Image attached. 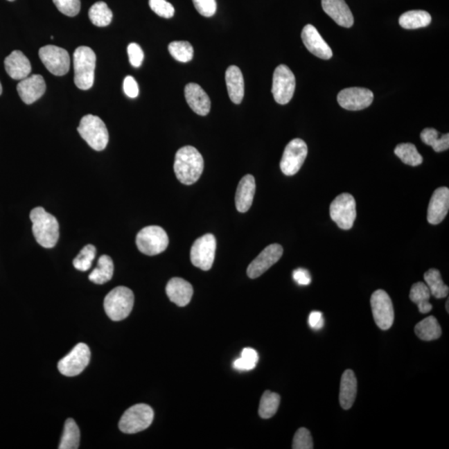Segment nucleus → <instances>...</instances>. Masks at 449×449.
Wrapping results in <instances>:
<instances>
[{
    "instance_id": "f257e3e1",
    "label": "nucleus",
    "mask_w": 449,
    "mask_h": 449,
    "mask_svg": "<svg viewBox=\"0 0 449 449\" xmlns=\"http://www.w3.org/2000/svg\"><path fill=\"white\" fill-rule=\"evenodd\" d=\"M203 169V157L197 148L186 146L178 150L175 156L174 172L182 184H194L201 177Z\"/></svg>"
},
{
    "instance_id": "f03ea898",
    "label": "nucleus",
    "mask_w": 449,
    "mask_h": 449,
    "mask_svg": "<svg viewBox=\"0 0 449 449\" xmlns=\"http://www.w3.org/2000/svg\"><path fill=\"white\" fill-rule=\"evenodd\" d=\"M30 220L37 243L44 248L55 247L60 238V224L57 219L39 206L32 210Z\"/></svg>"
},
{
    "instance_id": "7ed1b4c3",
    "label": "nucleus",
    "mask_w": 449,
    "mask_h": 449,
    "mask_svg": "<svg viewBox=\"0 0 449 449\" xmlns=\"http://www.w3.org/2000/svg\"><path fill=\"white\" fill-rule=\"evenodd\" d=\"M96 54L94 50L81 46L73 53L74 82L79 89L89 90L94 83Z\"/></svg>"
},
{
    "instance_id": "20e7f679",
    "label": "nucleus",
    "mask_w": 449,
    "mask_h": 449,
    "mask_svg": "<svg viewBox=\"0 0 449 449\" xmlns=\"http://www.w3.org/2000/svg\"><path fill=\"white\" fill-rule=\"evenodd\" d=\"M134 305V294L125 286H118L111 290L104 299V310L114 322H120L130 315Z\"/></svg>"
},
{
    "instance_id": "39448f33",
    "label": "nucleus",
    "mask_w": 449,
    "mask_h": 449,
    "mask_svg": "<svg viewBox=\"0 0 449 449\" xmlns=\"http://www.w3.org/2000/svg\"><path fill=\"white\" fill-rule=\"evenodd\" d=\"M78 132L83 140L95 151H103L105 149L109 135L103 121L98 116L86 115L80 121Z\"/></svg>"
},
{
    "instance_id": "423d86ee",
    "label": "nucleus",
    "mask_w": 449,
    "mask_h": 449,
    "mask_svg": "<svg viewBox=\"0 0 449 449\" xmlns=\"http://www.w3.org/2000/svg\"><path fill=\"white\" fill-rule=\"evenodd\" d=\"M154 419L151 407L144 403L133 405L125 412L119 421V430L124 434H137L147 430Z\"/></svg>"
},
{
    "instance_id": "0eeeda50",
    "label": "nucleus",
    "mask_w": 449,
    "mask_h": 449,
    "mask_svg": "<svg viewBox=\"0 0 449 449\" xmlns=\"http://www.w3.org/2000/svg\"><path fill=\"white\" fill-rule=\"evenodd\" d=\"M137 247L147 256H156L165 252L169 244L168 236L164 228L149 226L141 229L137 235Z\"/></svg>"
},
{
    "instance_id": "6e6552de",
    "label": "nucleus",
    "mask_w": 449,
    "mask_h": 449,
    "mask_svg": "<svg viewBox=\"0 0 449 449\" xmlns=\"http://www.w3.org/2000/svg\"><path fill=\"white\" fill-rule=\"evenodd\" d=\"M331 218L342 230H349L355 222L357 212L356 202L351 194L342 193L332 202Z\"/></svg>"
},
{
    "instance_id": "1a4fd4ad",
    "label": "nucleus",
    "mask_w": 449,
    "mask_h": 449,
    "mask_svg": "<svg viewBox=\"0 0 449 449\" xmlns=\"http://www.w3.org/2000/svg\"><path fill=\"white\" fill-rule=\"evenodd\" d=\"M295 90V77L288 67L279 65L273 74L272 94L274 100L281 105L289 103Z\"/></svg>"
},
{
    "instance_id": "9d476101",
    "label": "nucleus",
    "mask_w": 449,
    "mask_h": 449,
    "mask_svg": "<svg viewBox=\"0 0 449 449\" xmlns=\"http://www.w3.org/2000/svg\"><path fill=\"white\" fill-rule=\"evenodd\" d=\"M90 359L91 352L89 346L86 344L79 343L69 355L58 362V368L65 376H76L86 369Z\"/></svg>"
},
{
    "instance_id": "9b49d317",
    "label": "nucleus",
    "mask_w": 449,
    "mask_h": 449,
    "mask_svg": "<svg viewBox=\"0 0 449 449\" xmlns=\"http://www.w3.org/2000/svg\"><path fill=\"white\" fill-rule=\"evenodd\" d=\"M216 240L212 234H206L198 239L191 249V261L195 267L209 270L213 265L215 256Z\"/></svg>"
},
{
    "instance_id": "f8f14e48",
    "label": "nucleus",
    "mask_w": 449,
    "mask_h": 449,
    "mask_svg": "<svg viewBox=\"0 0 449 449\" xmlns=\"http://www.w3.org/2000/svg\"><path fill=\"white\" fill-rule=\"evenodd\" d=\"M370 303L377 326L382 331L389 330L394 320V306L389 295L382 290L374 291Z\"/></svg>"
},
{
    "instance_id": "ddd939ff",
    "label": "nucleus",
    "mask_w": 449,
    "mask_h": 449,
    "mask_svg": "<svg viewBox=\"0 0 449 449\" xmlns=\"http://www.w3.org/2000/svg\"><path fill=\"white\" fill-rule=\"evenodd\" d=\"M308 154L307 145L302 139L290 141L285 148L281 161V169L286 176H293L301 168Z\"/></svg>"
},
{
    "instance_id": "4468645a",
    "label": "nucleus",
    "mask_w": 449,
    "mask_h": 449,
    "mask_svg": "<svg viewBox=\"0 0 449 449\" xmlns=\"http://www.w3.org/2000/svg\"><path fill=\"white\" fill-rule=\"evenodd\" d=\"M39 55L50 73L56 76H64L70 68V57L64 49L47 45L39 49Z\"/></svg>"
},
{
    "instance_id": "2eb2a0df",
    "label": "nucleus",
    "mask_w": 449,
    "mask_h": 449,
    "mask_svg": "<svg viewBox=\"0 0 449 449\" xmlns=\"http://www.w3.org/2000/svg\"><path fill=\"white\" fill-rule=\"evenodd\" d=\"M337 100L344 109L360 111L371 105L373 94L364 87H349L340 91Z\"/></svg>"
},
{
    "instance_id": "dca6fc26",
    "label": "nucleus",
    "mask_w": 449,
    "mask_h": 449,
    "mask_svg": "<svg viewBox=\"0 0 449 449\" xmlns=\"http://www.w3.org/2000/svg\"><path fill=\"white\" fill-rule=\"evenodd\" d=\"M283 255V248L281 245L272 244L262 251L259 256L254 260L247 268L249 278L256 279L263 274L272 265L281 259Z\"/></svg>"
},
{
    "instance_id": "f3484780",
    "label": "nucleus",
    "mask_w": 449,
    "mask_h": 449,
    "mask_svg": "<svg viewBox=\"0 0 449 449\" xmlns=\"http://www.w3.org/2000/svg\"><path fill=\"white\" fill-rule=\"evenodd\" d=\"M301 39L306 49L315 56L324 60L332 58L333 52L330 46L324 40L313 25L307 24L303 27Z\"/></svg>"
},
{
    "instance_id": "a211bd4d",
    "label": "nucleus",
    "mask_w": 449,
    "mask_h": 449,
    "mask_svg": "<svg viewBox=\"0 0 449 449\" xmlns=\"http://www.w3.org/2000/svg\"><path fill=\"white\" fill-rule=\"evenodd\" d=\"M449 209V189L448 187H439L432 194L428 208V222L432 224H438L443 222L448 215Z\"/></svg>"
},
{
    "instance_id": "6ab92c4d",
    "label": "nucleus",
    "mask_w": 449,
    "mask_h": 449,
    "mask_svg": "<svg viewBox=\"0 0 449 449\" xmlns=\"http://www.w3.org/2000/svg\"><path fill=\"white\" fill-rule=\"evenodd\" d=\"M17 91L24 103L32 104L39 100L46 91V83L39 74H33L23 79L17 86Z\"/></svg>"
},
{
    "instance_id": "aec40b11",
    "label": "nucleus",
    "mask_w": 449,
    "mask_h": 449,
    "mask_svg": "<svg viewBox=\"0 0 449 449\" xmlns=\"http://www.w3.org/2000/svg\"><path fill=\"white\" fill-rule=\"evenodd\" d=\"M185 98L189 107L195 114L206 116L211 110V100L202 87L190 82L185 87Z\"/></svg>"
},
{
    "instance_id": "412c9836",
    "label": "nucleus",
    "mask_w": 449,
    "mask_h": 449,
    "mask_svg": "<svg viewBox=\"0 0 449 449\" xmlns=\"http://www.w3.org/2000/svg\"><path fill=\"white\" fill-rule=\"evenodd\" d=\"M324 12L341 27L351 28L353 24V17L344 0H322Z\"/></svg>"
},
{
    "instance_id": "4be33fe9",
    "label": "nucleus",
    "mask_w": 449,
    "mask_h": 449,
    "mask_svg": "<svg viewBox=\"0 0 449 449\" xmlns=\"http://www.w3.org/2000/svg\"><path fill=\"white\" fill-rule=\"evenodd\" d=\"M4 67L8 76L15 80H23L32 71L30 62L19 50H15L6 58Z\"/></svg>"
},
{
    "instance_id": "5701e85b",
    "label": "nucleus",
    "mask_w": 449,
    "mask_h": 449,
    "mask_svg": "<svg viewBox=\"0 0 449 449\" xmlns=\"http://www.w3.org/2000/svg\"><path fill=\"white\" fill-rule=\"evenodd\" d=\"M166 292L170 301L178 306L188 305L193 295V285L182 278L170 279L166 287Z\"/></svg>"
},
{
    "instance_id": "b1692460",
    "label": "nucleus",
    "mask_w": 449,
    "mask_h": 449,
    "mask_svg": "<svg viewBox=\"0 0 449 449\" xmlns=\"http://www.w3.org/2000/svg\"><path fill=\"white\" fill-rule=\"evenodd\" d=\"M256 193V180L252 175H247L239 182L236 193L237 211L245 213L251 208Z\"/></svg>"
},
{
    "instance_id": "393cba45",
    "label": "nucleus",
    "mask_w": 449,
    "mask_h": 449,
    "mask_svg": "<svg viewBox=\"0 0 449 449\" xmlns=\"http://www.w3.org/2000/svg\"><path fill=\"white\" fill-rule=\"evenodd\" d=\"M226 82L229 98L235 104L243 102L245 94L243 74L238 67H229L226 72Z\"/></svg>"
},
{
    "instance_id": "a878e982",
    "label": "nucleus",
    "mask_w": 449,
    "mask_h": 449,
    "mask_svg": "<svg viewBox=\"0 0 449 449\" xmlns=\"http://www.w3.org/2000/svg\"><path fill=\"white\" fill-rule=\"evenodd\" d=\"M357 395V378L353 370L347 369L343 373L340 382V403L344 410L353 406Z\"/></svg>"
},
{
    "instance_id": "bb28decb",
    "label": "nucleus",
    "mask_w": 449,
    "mask_h": 449,
    "mask_svg": "<svg viewBox=\"0 0 449 449\" xmlns=\"http://www.w3.org/2000/svg\"><path fill=\"white\" fill-rule=\"evenodd\" d=\"M431 293L430 289L423 282L415 283L411 287L410 298L412 302L417 305L420 313L427 314L432 309L430 302Z\"/></svg>"
},
{
    "instance_id": "cd10ccee",
    "label": "nucleus",
    "mask_w": 449,
    "mask_h": 449,
    "mask_svg": "<svg viewBox=\"0 0 449 449\" xmlns=\"http://www.w3.org/2000/svg\"><path fill=\"white\" fill-rule=\"evenodd\" d=\"M432 17L423 10H411L399 17V25L405 29H417L428 26L431 24Z\"/></svg>"
},
{
    "instance_id": "c85d7f7f",
    "label": "nucleus",
    "mask_w": 449,
    "mask_h": 449,
    "mask_svg": "<svg viewBox=\"0 0 449 449\" xmlns=\"http://www.w3.org/2000/svg\"><path fill=\"white\" fill-rule=\"evenodd\" d=\"M414 331L416 335L424 341L435 340L442 335L440 324L434 316H428L416 324Z\"/></svg>"
},
{
    "instance_id": "c756f323",
    "label": "nucleus",
    "mask_w": 449,
    "mask_h": 449,
    "mask_svg": "<svg viewBox=\"0 0 449 449\" xmlns=\"http://www.w3.org/2000/svg\"><path fill=\"white\" fill-rule=\"evenodd\" d=\"M114 265L110 256H100L97 268L89 274V280L94 284L103 285L109 281L114 276Z\"/></svg>"
},
{
    "instance_id": "7c9ffc66",
    "label": "nucleus",
    "mask_w": 449,
    "mask_h": 449,
    "mask_svg": "<svg viewBox=\"0 0 449 449\" xmlns=\"http://www.w3.org/2000/svg\"><path fill=\"white\" fill-rule=\"evenodd\" d=\"M424 281H425L431 294L434 295L436 299H443L448 297L449 288L448 285L444 284L439 270L437 269L428 270L424 274Z\"/></svg>"
},
{
    "instance_id": "2f4dec72",
    "label": "nucleus",
    "mask_w": 449,
    "mask_h": 449,
    "mask_svg": "<svg viewBox=\"0 0 449 449\" xmlns=\"http://www.w3.org/2000/svg\"><path fill=\"white\" fill-rule=\"evenodd\" d=\"M421 140L426 145L430 146L436 152L446 151L449 148V134L439 135L434 128L423 129L420 134Z\"/></svg>"
},
{
    "instance_id": "473e14b6",
    "label": "nucleus",
    "mask_w": 449,
    "mask_h": 449,
    "mask_svg": "<svg viewBox=\"0 0 449 449\" xmlns=\"http://www.w3.org/2000/svg\"><path fill=\"white\" fill-rule=\"evenodd\" d=\"M80 443V431L73 419L66 420L60 449H78Z\"/></svg>"
},
{
    "instance_id": "72a5a7b5",
    "label": "nucleus",
    "mask_w": 449,
    "mask_h": 449,
    "mask_svg": "<svg viewBox=\"0 0 449 449\" xmlns=\"http://www.w3.org/2000/svg\"><path fill=\"white\" fill-rule=\"evenodd\" d=\"M394 153L403 164L407 165L417 166L423 164V157L420 155L414 144H398L394 149Z\"/></svg>"
},
{
    "instance_id": "f704fd0d",
    "label": "nucleus",
    "mask_w": 449,
    "mask_h": 449,
    "mask_svg": "<svg viewBox=\"0 0 449 449\" xmlns=\"http://www.w3.org/2000/svg\"><path fill=\"white\" fill-rule=\"evenodd\" d=\"M89 16L91 22L98 27H106L112 19V12L105 2L95 3L90 8Z\"/></svg>"
},
{
    "instance_id": "c9c22d12",
    "label": "nucleus",
    "mask_w": 449,
    "mask_h": 449,
    "mask_svg": "<svg viewBox=\"0 0 449 449\" xmlns=\"http://www.w3.org/2000/svg\"><path fill=\"white\" fill-rule=\"evenodd\" d=\"M280 403V395L273 393L272 391H265L262 395L260 402L259 414L261 417L265 419L273 417L276 414Z\"/></svg>"
},
{
    "instance_id": "e433bc0d",
    "label": "nucleus",
    "mask_w": 449,
    "mask_h": 449,
    "mask_svg": "<svg viewBox=\"0 0 449 449\" xmlns=\"http://www.w3.org/2000/svg\"><path fill=\"white\" fill-rule=\"evenodd\" d=\"M168 51L178 62H188L193 58V47L187 41H174L168 45Z\"/></svg>"
},
{
    "instance_id": "4c0bfd02",
    "label": "nucleus",
    "mask_w": 449,
    "mask_h": 449,
    "mask_svg": "<svg viewBox=\"0 0 449 449\" xmlns=\"http://www.w3.org/2000/svg\"><path fill=\"white\" fill-rule=\"evenodd\" d=\"M259 360L257 352L252 348H245L241 352V356L239 359L235 360L234 368L240 371H248L256 368Z\"/></svg>"
},
{
    "instance_id": "58836bf2",
    "label": "nucleus",
    "mask_w": 449,
    "mask_h": 449,
    "mask_svg": "<svg viewBox=\"0 0 449 449\" xmlns=\"http://www.w3.org/2000/svg\"><path fill=\"white\" fill-rule=\"evenodd\" d=\"M97 249L94 245H87L73 260V266L80 272H87L91 268L96 257Z\"/></svg>"
},
{
    "instance_id": "ea45409f",
    "label": "nucleus",
    "mask_w": 449,
    "mask_h": 449,
    "mask_svg": "<svg viewBox=\"0 0 449 449\" xmlns=\"http://www.w3.org/2000/svg\"><path fill=\"white\" fill-rule=\"evenodd\" d=\"M292 448L294 449H312L314 448L313 439L309 430L306 428H301L295 432Z\"/></svg>"
},
{
    "instance_id": "a19ab883",
    "label": "nucleus",
    "mask_w": 449,
    "mask_h": 449,
    "mask_svg": "<svg viewBox=\"0 0 449 449\" xmlns=\"http://www.w3.org/2000/svg\"><path fill=\"white\" fill-rule=\"evenodd\" d=\"M149 6L155 14L162 17V18H173L175 14V8L173 4L166 1V0H149Z\"/></svg>"
},
{
    "instance_id": "79ce46f5",
    "label": "nucleus",
    "mask_w": 449,
    "mask_h": 449,
    "mask_svg": "<svg viewBox=\"0 0 449 449\" xmlns=\"http://www.w3.org/2000/svg\"><path fill=\"white\" fill-rule=\"evenodd\" d=\"M53 2L62 14L69 17L76 16L81 10L80 0H53Z\"/></svg>"
},
{
    "instance_id": "37998d69",
    "label": "nucleus",
    "mask_w": 449,
    "mask_h": 449,
    "mask_svg": "<svg viewBox=\"0 0 449 449\" xmlns=\"http://www.w3.org/2000/svg\"><path fill=\"white\" fill-rule=\"evenodd\" d=\"M195 10L204 17H211L216 12L215 0H193Z\"/></svg>"
},
{
    "instance_id": "c03bdc74",
    "label": "nucleus",
    "mask_w": 449,
    "mask_h": 449,
    "mask_svg": "<svg viewBox=\"0 0 449 449\" xmlns=\"http://www.w3.org/2000/svg\"><path fill=\"white\" fill-rule=\"evenodd\" d=\"M127 53L130 64L134 67V68H139L141 64H143L144 60V53L140 46L135 43L129 44L127 47Z\"/></svg>"
},
{
    "instance_id": "a18cd8bd",
    "label": "nucleus",
    "mask_w": 449,
    "mask_h": 449,
    "mask_svg": "<svg viewBox=\"0 0 449 449\" xmlns=\"http://www.w3.org/2000/svg\"><path fill=\"white\" fill-rule=\"evenodd\" d=\"M123 90L127 97L135 98L139 94V87L135 78L132 76H127L123 81Z\"/></svg>"
},
{
    "instance_id": "49530a36",
    "label": "nucleus",
    "mask_w": 449,
    "mask_h": 449,
    "mask_svg": "<svg viewBox=\"0 0 449 449\" xmlns=\"http://www.w3.org/2000/svg\"><path fill=\"white\" fill-rule=\"evenodd\" d=\"M293 279L297 284L301 285H308L311 283L310 274L306 269L299 268L294 270Z\"/></svg>"
},
{
    "instance_id": "de8ad7c7",
    "label": "nucleus",
    "mask_w": 449,
    "mask_h": 449,
    "mask_svg": "<svg viewBox=\"0 0 449 449\" xmlns=\"http://www.w3.org/2000/svg\"><path fill=\"white\" fill-rule=\"evenodd\" d=\"M309 324L312 328H314V330H320V328H322L324 324V320L322 312H311L309 316Z\"/></svg>"
},
{
    "instance_id": "09e8293b",
    "label": "nucleus",
    "mask_w": 449,
    "mask_h": 449,
    "mask_svg": "<svg viewBox=\"0 0 449 449\" xmlns=\"http://www.w3.org/2000/svg\"><path fill=\"white\" fill-rule=\"evenodd\" d=\"M448 303H449V301H448H448H447V303H446V309H447L448 313V312H449Z\"/></svg>"
},
{
    "instance_id": "8fccbe9b",
    "label": "nucleus",
    "mask_w": 449,
    "mask_h": 449,
    "mask_svg": "<svg viewBox=\"0 0 449 449\" xmlns=\"http://www.w3.org/2000/svg\"><path fill=\"white\" fill-rule=\"evenodd\" d=\"M2 91H3L2 85H1V82H0V95H1Z\"/></svg>"
},
{
    "instance_id": "3c124183",
    "label": "nucleus",
    "mask_w": 449,
    "mask_h": 449,
    "mask_svg": "<svg viewBox=\"0 0 449 449\" xmlns=\"http://www.w3.org/2000/svg\"><path fill=\"white\" fill-rule=\"evenodd\" d=\"M8 1H15V0H8Z\"/></svg>"
}]
</instances>
